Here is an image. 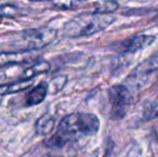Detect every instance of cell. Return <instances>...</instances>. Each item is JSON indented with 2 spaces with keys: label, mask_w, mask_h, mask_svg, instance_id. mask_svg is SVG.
Segmentation results:
<instances>
[{
  "label": "cell",
  "mask_w": 158,
  "mask_h": 157,
  "mask_svg": "<svg viewBox=\"0 0 158 157\" xmlns=\"http://www.w3.org/2000/svg\"><path fill=\"white\" fill-rule=\"evenodd\" d=\"M118 9V2L116 0H99L95 6V13L100 14H112Z\"/></svg>",
  "instance_id": "12"
},
{
  "label": "cell",
  "mask_w": 158,
  "mask_h": 157,
  "mask_svg": "<svg viewBox=\"0 0 158 157\" xmlns=\"http://www.w3.org/2000/svg\"><path fill=\"white\" fill-rule=\"evenodd\" d=\"M35 54L31 51H23V52H10L0 53V68L11 65H21V64L30 63L35 59Z\"/></svg>",
  "instance_id": "6"
},
{
  "label": "cell",
  "mask_w": 158,
  "mask_h": 157,
  "mask_svg": "<svg viewBox=\"0 0 158 157\" xmlns=\"http://www.w3.org/2000/svg\"><path fill=\"white\" fill-rule=\"evenodd\" d=\"M115 16L111 14H100L85 12L79 14L68 22L64 27V35L68 38L89 37L106 29L115 22Z\"/></svg>",
  "instance_id": "2"
},
{
  "label": "cell",
  "mask_w": 158,
  "mask_h": 157,
  "mask_svg": "<svg viewBox=\"0 0 158 157\" xmlns=\"http://www.w3.org/2000/svg\"><path fill=\"white\" fill-rule=\"evenodd\" d=\"M156 41V37L152 35H137L121 42L117 45V50L125 53H135L152 45Z\"/></svg>",
  "instance_id": "5"
},
{
  "label": "cell",
  "mask_w": 158,
  "mask_h": 157,
  "mask_svg": "<svg viewBox=\"0 0 158 157\" xmlns=\"http://www.w3.org/2000/svg\"><path fill=\"white\" fill-rule=\"evenodd\" d=\"M23 37L33 51H38L50 45L56 40L57 30L50 27L33 28V29L25 30L23 32Z\"/></svg>",
  "instance_id": "4"
},
{
  "label": "cell",
  "mask_w": 158,
  "mask_h": 157,
  "mask_svg": "<svg viewBox=\"0 0 158 157\" xmlns=\"http://www.w3.org/2000/svg\"><path fill=\"white\" fill-rule=\"evenodd\" d=\"M158 118V102L156 105H152L150 110L148 111V118Z\"/></svg>",
  "instance_id": "15"
},
{
  "label": "cell",
  "mask_w": 158,
  "mask_h": 157,
  "mask_svg": "<svg viewBox=\"0 0 158 157\" xmlns=\"http://www.w3.org/2000/svg\"><path fill=\"white\" fill-rule=\"evenodd\" d=\"M48 157H56V156H48Z\"/></svg>",
  "instance_id": "19"
},
{
  "label": "cell",
  "mask_w": 158,
  "mask_h": 157,
  "mask_svg": "<svg viewBox=\"0 0 158 157\" xmlns=\"http://www.w3.org/2000/svg\"><path fill=\"white\" fill-rule=\"evenodd\" d=\"M1 21H2V19H1V17H0V23H1Z\"/></svg>",
  "instance_id": "18"
},
{
  "label": "cell",
  "mask_w": 158,
  "mask_h": 157,
  "mask_svg": "<svg viewBox=\"0 0 158 157\" xmlns=\"http://www.w3.org/2000/svg\"><path fill=\"white\" fill-rule=\"evenodd\" d=\"M100 122L95 114L71 113L61 119L57 131L46 140L45 144L50 147H61L69 141L94 136L98 132Z\"/></svg>",
  "instance_id": "1"
},
{
  "label": "cell",
  "mask_w": 158,
  "mask_h": 157,
  "mask_svg": "<svg viewBox=\"0 0 158 157\" xmlns=\"http://www.w3.org/2000/svg\"><path fill=\"white\" fill-rule=\"evenodd\" d=\"M19 14V8L12 4H1L0 6V17L13 19Z\"/></svg>",
  "instance_id": "14"
},
{
  "label": "cell",
  "mask_w": 158,
  "mask_h": 157,
  "mask_svg": "<svg viewBox=\"0 0 158 157\" xmlns=\"http://www.w3.org/2000/svg\"><path fill=\"white\" fill-rule=\"evenodd\" d=\"M51 69V65L48 61H38L35 65H32L31 67L27 68L23 73V79L22 80H33V78L39 74L45 73Z\"/></svg>",
  "instance_id": "10"
},
{
  "label": "cell",
  "mask_w": 158,
  "mask_h": 157,
  "mask_svg": "<svg viewBox=\"0 0 158 157\" xmlns=\"http://www.w3.org/2000/svg\"><path fill=\"white\" fill-rule=\"evenodd\" d=\"M32 83L33 80H19V81L11 82V83L0 85V96H6V95L24 92L27 88L31 87Z\"/></svg>",
  "instance_id": "8"
},
{
  "label": "cell",
  "mask_w": 158,
  "mask_h": 157,
  "mask_svg": "<svg viewBox=\"0 0 158 157\" xmlns=\"http://www.w3.org/2000/svg\"><path fill=\"white\" fill-rule=\"evenodd\" d=\"M67 80L68 79H67L66 76H56L55 79H53L52 81L48 84V93L57 94L58 92H60L64 87V85H66Z\"/></svg>",
  "instance_id": "13"
},
{
  "label": "cell",
  "mask_w": 158,
  "mask_h": 157,
  "mask_svg": "<svg viewBox=\"0 0 158 157\" xmlns=\"http://www.w3.org/2000/svg\"><path fill=\"white\" fill-rule=\"evenodd\" d=\"M57 10H77L85 4L86 0H50Z\"/></svg>",
  "instance_id": "11"
},
{
  "label": "cell",
  "mask_w": 158,
  "mask_h": 157,
  "mask_svg": "<svg viewBox=\"0 0 158 157\" xmlns=\"http://www.w3.org/2000/svg\"><path fill=\"white\" fill-rule=\"evenodd\" d=\"M155 21L158 23V11H157V13H156V15H155Z\"/></svg>",
  "instance_id": "16"
},
{
  "label": "cell",
  "mask_w": 158,
  "mask_h": 157,
  "mask_svg": "<svg viewBox=\"0 0 158 157\" xmlns=\"http://www.w3.org/2000/svg\"><path fill=\"white\" fill-rule=\"evenodd\" d=\"M29 1H44V0H29ZM50 1V0H48Z\"/></svg>",
  "instance_id": "17"
},
{
  "label": "cell",
  "mask_w": 158,
  "mask_h": 157,
  "mask_svg": "<svg viewBox=\"0 0 158 157\" xmlns=\"http://www.w3.org/2000/svg\"><path fill=\"white\" fill-rule=\"evenodd\" d=\"M108 98L111 105V118L113 119L123 118L132 103L129 88L123 84H115L108 89Z\"/></svg>",
  "instance_id": "3"
},
{
  "label": "cell",
  "mask_w": 158,
  "mask_h": 157,
  "mask_svg": "<svg viewBox=\"0 0 158 157\" xmlns=\"http://www.w3.org/2000/svg\"><path fill=\"white\" fill-rule=\"evenodd\" d=\"M48 95V84L40 83L38 86L33 87L30 92H28L26 96V105L32 107V105H40L45 99Z\"/></svg>",
  "instance_id": "7"
},
{
  "label": "cell",
  "mask_w": 158,
  "mask_h": 157,
  "mask_svg": "<svg viewBox=\"0 0 158 157\" xmlns=\"http://www.w3.org/2000/svg\"><path fill=\"white\" fill-rule=\"evenodd\" d=\"M35 131L39 136H46L53 131L55 127V118L51 114H43L35 123Z\"/></svg>",
  "instance_id": "9"
}]
</instances>
